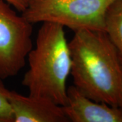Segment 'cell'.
I'll list each match as a JSON object with an SVG mask.
<instances>
[{
  "label": "cell",
  "instance_id": "3957f363",
  "mask_svg": "<svg viewBox=\"0 0 122 122\" xmlns=\"http://www.w3.org/2000/svg\"><path fill=\"white\" fill-rule=\"evenodd\" d=\"M115 0H30L22 15L32 24L52 22L74 32L105 31L106 12Z\"/></svg>",
  "mask_w": 122,
  "mask_h": 122
},
{
  "label": "cell",
  "instance_id": "7a4b0ae2",
  "mask_svg": "<svg viewBox=\"0 0 122 122\" xmlns=\"http://www.w3.org/2000/svg\"><path fill=\"white\" fill-rule=\"evenodd\" d=\"M26 60L29 69L22 84L29 95L47 98L61 106L65 105L71 58L64 27L42 22L35 48L31 49Z\"/></svg>",
  "mask_w": 122,
  "mask_h": 122
},
{
  "label": "cell",
  "instance_id": "6da1fadb",
  "mask_svg": "<svg viewBox=\"0 0 122 122\" xmlns=\"http://www.w3.org/2000/svg\"><path fill=\"white\" fill-rule=\"evenodd\" d=\"M69 46L73 85L92 100L119 107L122 62L105 31H75Z\"/></svg>",
  "mask_w": 122,
  "mask_h": 122
},
{
  "label": "cell",
  "instance_id": "5b68a950",
  "mask_svg": "<svg viewBox=\"0 0 122 122\" xmlns=\"http://www.w3.org/2000/svg\"><path fill=\"white\" fill-rule=\"evenodd\" d=\"M69 122H122V111L83 94L74 85L66 90L65 105L62 106Z\"/></svg>",
  "mask_w": 122,
  "mask_h": 122
},
{
  "label": "cell",
  "instance_id": "8992f818",
  "mask_svg": "<svg viewBox=\"0 0 122 122\" xmlns=\"http://www.w3.org/2000/svg\"><path fill=\"white\" fill-rule=\"evenodd\" d=\"M8 99L14 122H69L62 106L49 99L11 90Z\"/></svg>",
  "mask_w": 122,
  "mask_h": 122
},
{
  "label": "cell",
  "instance_id": "9c48e42d",
  "mask_svg": "<svg viewBox=\"0 0 122 122\" xmlns=\"http://www.w3.org/2000/svg\"><path fill=\"white\" fill-rule=\"evenodd\" d=\"M18 12L22 13L27 8L30 0H4Z\"/></svg>",
  "mask_w": 122,
  "mask_h": 122
},
{
  "label": "cell",
  "instance_id": "277c9868",
  "mask_svg": "<svg viewBox=\"0 0 122 122\" xmlns=\"http://www.w3.org/2000/svg\"><path fill=\"white\" fill-rule=\"evenodd\" d=\"M0 0V78L12 77L25 66L33 48V24Z\"/></svg>",
  "mask_w": 122,
  "mask_h": 122
},
{
  "label": "cell",
  "instance_id": "52a82bcc",
  "mask_svg": "<svg viewBox=\"0 0 122 122\" xmlns=\"http://www.w3.org/2000/svg\"><path fill=\"white\" fill-rule=\"evenodd\" d=\"M105 31L117 49L122 62V0H115L107 9Z\"/></svg>",
  "mask_w": 122,
  "mask_h": 122
},
{
  "label": "cell",
  "instance_id": "ba28073f",
  "mask_svg": "<svg viewBox=\"0 0 122 122\" xmlns=\"http://www.w3.org/2000/svg\"><path fill=\"white\" fill-rule=\"evenodd\" d=\"M9 90L0 78V122H14L12 109L8 99Z\"/></svg>",
  "mask_w": 122,
  "mask_h": 122
},
{
  "label": "cell",
  "instance_id": "30bf717a",
  "mask_svg": "<svg viewBox=\"0 0 122 122\" xmlns=\"http://www.w3.org/2000/svg\"><path fill=\"white\" fill-rule=\"evenodd\" d=\"M119 108L121 109V111H122V98H121V101H120V103H119Z\"/></svg>",
  "mask_w": 122,
  "mask_h": 122
}]
</instances>
